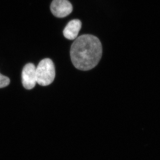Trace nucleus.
I'll return each instance as SVG.
<instances>
[{
    "label": "nucleus",
    "mask_w": 160,
    "mask_h": 160,
    "mask_svg": "<svg viewBox=\"0 0 160 160\" xmlns=\"http://www.w3.org/2000/svg\"><path fill=\"white\" fill-rule=\"evenodd\" d=\"M81 22L79 19H73L69 22L63 30V36L69 40L76 39L81 28Z\"/></svg>",
    "instance_id": "obj_5"
},
{
    "label": "nucleus",
    "mask_w": 160,
    "mask_h": 160,
    "mask_svg": "<svg viewBox=\"0 0 160 160\" xmlns=\"http://www.w3.org/2000/svg\"><path fill=\"white\" fill-rule=\"evenodd\" d=\"M10 83V80L6 76L0 73V88L8 86Z\"/></svg>",
    "instance_id": "obj_6"
},
{
    "label": "nucleus",
    "mask_w": 160,
    "mask_h": 160,
    "mask_svg": "<svg viewBox=\"0 0 160 160\" xmlns=\"http://www.w3.org/2000/svg\"><path fill=\"white\" fill-rule=\"evenodd\" d=\"M22 82L24 88L27 89H31L37 84L36 67L33 63H29L25 65L22 72Z\"/></svg>",
    "instance_id": "obj_4"
},
{
    "label": "nucleus",
    "mask_w": 160,
    "mask_h": 160,
    "mask_svg": "<svg viewBox=\"0 0 160 160\" xmlns=\"http://www.w3.org/2000/svg\"><path fill=\"white\" fill-rule=\"evenodd\" d=\"M72 9V5L68 0H53L51 4V12L59 18L66 17L71 14Z\"/></svg>",
    "instance_id": "obj_3"
},
{
    "label": "nucleus",
    "mask_w": 160,
    "mask_h": 160,
    "mask_svg": "<svg viewBox=\"0 0 160 160\" xmlns=\"http://www.w3.org/2000/svg\"><path fill=\"white\" fill-rule=\"evenodd\" d=\"M102 48L96 37L84 34L76 38L71 45L70 56L74 66L78 69L88 71L92 69L102 58Z\"/></svg>",
    "instance_id": "obj_1"
},
{
    "label": "nucleus",
    "mask_w": 160,
    "mask_h": 160,
    "mask_svg": "<svg viewBox=\"0 0 160 160\" xmlns=\"http://www.w3.org/2000/svg\"><path fill=\"white\" fill-rule=\"evenodd\" d=\"M37 83L41 86H48L54 81L55 69L52 60L49 58L42 60L36 68Z\"/></svg>",
    "instance_id": "obj_2"
}]
</instances>
